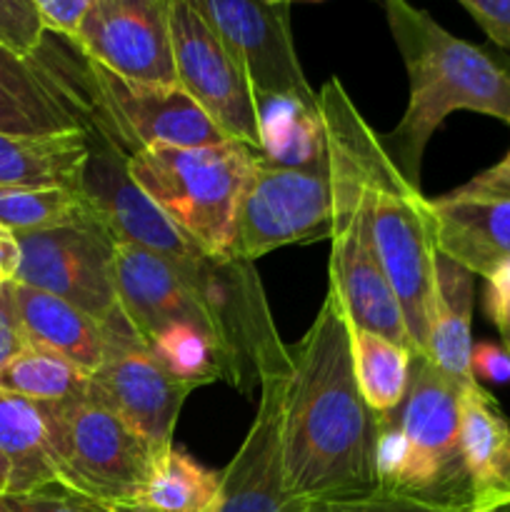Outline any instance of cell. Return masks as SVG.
<instances>
[{
    "label": "cell",
    "mask_w": 510,
    "mask_h": 512,
    "mask_svg": "<svg viewBox=\"0 0 510 512\" xmlns=\"http://www.w3.org/2000/svg\"><path fill=\"white\" fill-rule=\"evenodd\" d=\"M288 375H265L255 418L238 453L220 470V493L213 512H305L285 493L280 413Z\"/></svg>",
    "instance_id": "e0dca14e"
},
{
    "label": "cell",
    "mask_w": 510,
    "mask_h": 512,
    "mask_svg": "<svg viewBox=\"0 0 510 512\" xmlns=\"http://www.w3.org/2000/svg\"><path fill=\"white\" fill-rule=\"evenodd\" d=\"M45 35L35 0H0V48L18 58H33Z\"/></svg>",
    "instance_id": "1f68e13d"
},
{
    "label": "cell",
    "mask_w": 510,
    "mask_h": 512,
    "mask_svg": "<svg viewBox=\"0 0 510 512\" xmlns=\"http://www.w3.org/2000/svg\"><path fill=\"white\" fill-rule=\"evenodd\" d=\"M8 485H10V468L5 463V458L0 455V493H8Z\"/></svg>",
    "instance_id": "ee69618b"
},
{
    "label": "cell",
    "mask_w": 510,
    "mask_h": 512,
    "mask_svg": "<svg viewBox=\"0 0 510 512\" xmlns=\"http://www.w3.org/2000/svg\"><path fill=\"white\" fill-rule=\"evenodd\" d=\"M260 120V153L280 168L330 173L328 138L318 100L300 98L255 100Z\"/></svg>",
    "instance_id": "cb8c5ba5"
},
{
    "label": "cell",
    "mask_w": 510,
    "mask_h": 512,
    "mask_svg": "<svg viewBox=\"0 0 510 512\" xmlns=\"http://www.w3.org/2000/svg\"><path fill=\"white\" fill-rule=\"evenodd\" d=\"M333 235H330V285L338 290L350 325L383 335L415 355L403 310L375 253L363 208V190L343 145L328 135Z\"/></svg>",
    "instance_id": "9c48e42d"
},
{
    "label": "cell",
    "mask_w": 510,
    "mask_h": 512,
    "mask_svg": "<svg viewBox=\"0 0 510 512\" xmlns=\"http://www.w3.org/2000/svg\"><path fill=\"white\" fill-rule=\"evenodd\" d=\"M15 305L30 345L48 348L93 375L105 360L108 330L55 295L13 283Z\"/></svg>",
    "instance_id": "603a6c76"
},
{
    "label": "cell",
    "mask_w": 510,
    "mask_h": 512,
    "mask_svg": "<svg viewBox=\"0 0 510 512\" xmlns=\"http://www.w3.org/2000/svg\"><path fill=\"white\" fill-rule=\"evenodd\" d=\"M148 348L155 360L185 388L195 390L210 383L230 385V365L223 350L195 325H173L163 330Z\"/></svg>",
    "instance_id": "4dcf8cb0"
},
{
    "label": "cell",
    "mask_w": 510,
    "mask_h": 512,
    "mask_svg": "<svg viewBox=\"0 0 510 512\" xmlns=\"http://www.w3.org/2000/svg\"><path fill=\"white\" fill-rule=\"evenodd\" d=\"M470 375L475 383L485 380V383L505 385L510 383V355L505 348L493 343H478L473 345V355H470Z\"/></svg>",
    "instance_id": "74e56055"
},
{
    "label": "cell",
    "mask_w": 510,
    "mask_h": 512,
    "mask_svg": "<svg viewBox=\"0 0 510 512\" xmlns=\"http://www.w3.org/2000/svg\"><path fill=\"white\" fill-rule=\"evenodd\" d=\"M18 273L13 283L65 300L95 323L120 315L115 290V240L100 223L15 235Z\"/></svg>",
    "instance_id": "8fae6325"
},
{
    "label": "cell",
    "mask_w": 510,
    "mask_h": 512,
    "mask_svg": "<svg viewBox=\"0 0 510 512\" xmlns=\"http://www.w3.org/2000/svg\"><path fill=\"white\" fill-rule=\"evenodd\" d=\"M88 158V133L28 135L0 133V188H70L78 190Z\"/></svg>",
    "instance_id": "d4e9b609"
},
{
    "label": "cell",
    "mask_w": 510,
    "mask_h": 512,
    "mask_svg": "<svg viewBox=\"0 0 510 512\" xmlns=\"http://www.w3.org/2000/svg\"><path fill=\"white\" fill-rule=\"evenodd\" d=\"M255 153L225 140L200 148H145L130 155L128 170L165 218L205 255H233V223Z\"/></svg>",
    "instance_id": "8992f818"
},
{
    "label": "cell",
    "mask_w": 510,
    "mask_h": 512,
    "mask_svg": "<svg viewBox=\"0 0 510 512\" xmlns=\"http://www.w3.org/2000/svg\"><path fill=\"white\" fill-rule=\"evenodd\" d=\"M168 18L175 85L208 115L225 138L243 143L258 155V103L238 60L190 0H170Z\"/></svg>",
    "instance_id": "7c38bea8"
},
{
    "label": "cell",
    "mask_w": 510,
    "mask_h": 512,
    "mask_svg": "<svg viewBox=\"0 0 510 512\" xmlns=\"http://www.w3.org/2000/svg\"><path fill=\"white\" fill-rule=\"evenodd\" d=\"M460 5L498 48L510 50V0H460Z\"/></svg>",
    "instance_id": "8d00e7d4"
},
{
    "label": "cell",
    "mask_w": 510,
    "mask_h": 512,
    "mask_svg": "<svg viewBox=\"0 0 510 512\" xmlns=\"http://www.w3.org/2000/svg\"><path fill=\"white\" fill-rule=\"evenodd\" d=\"M460 388L425 355H413L403 403L378 415V488L435 505L470 508L460 453Z\"/></svg>",
    "instance_id": "5b68a950"
},
{
    "label": "cell",
    "mask_w": 510,
    "mask_h": 512,
    "mask_svg": "<svg viewBox=\"0 0 510 512\" xmlns=\"http://www.w3.org/2000/svg\"><path fill=\"white\" fill-rule=\"evenodd\" d=\"M30 345L15 305L13 283H0V370Z\"/></svg>",
    "instance_id": "d590c367"
},
{
    "label": "cell",
    "mask_w": 510,
    "mask_h": 512,
    "mask_svg": "<svg viewBox=\"0 0 510 512\" xmlns=\"http://www.w3.org/2000/svg\"><path fill=\"white\" fill-rule=\"evenodd\" d=\"M85 130L83 118L38 55L0 48V133L48 138Z\"/></svg>",
    "instance_id": "ffe728a7"
},
{
    "label": "cell",
    "mask_w": 510,
    "mask_h": 512,
    "mask_svg": "<svg viewBox=\"0 0 510 512\" xmlns=\"http://www.w3.org/2000/svg\"><path fill=\"white\" fill-rule=\"evenodd\" d=\"M0 455L10 468L8 493H30L55 483L43 413L30 400L0 390Z\"/></svg>",
    "instance_id": "484cf974"
},
{
    "label": "cell",
    "mask_w": 510,
    "mask_h": 512,
    "mask_svg": "<svg viewBox=\"0 0 510 512\" xmlns=\"http://www.w3.org/2000/svg\"><path fill=\"white\" fill-rule=\"evenodd\" d=\"M220 493V470L200 465L173 445L150 468L135 508L145 512H213Z\"/></svg>",
    "instance_id": "4316f807"
},
{
    "label": "cell",
    "mask_w": 510,
    "mask_h": 512,
    "mask_svg": "<svg viewBox=\"0 0 510 512\" xmlns=\"http://www.w3.org/2000/svg\"><path fill=\"white\" fill-rule=\"evenodd\" d=\"M115 290L120 313L145 345L153 343L163 330L183 323L205 330L218 343L193 283L175 260L138 245L115 243Z\"/></svg>",
    "instance_id": "ac0fdd59"
},
{
    "label": "cell",
    "mask_w": 510,
    "mask_h": 512,
    "mask_svg": "<svg viewBox=\"0 0 510 512\" xmlns=\"http://www.w3.org/2000/svg\"><path fill=\"white\" fill-rule=\"evenodd\" d=\"M470 188L480 190V193L490 195H503V198H510V150L505 153V158L500 160L493 168L483 170V173L475 175L473 180H468Z\"/></svg>",
    "instance_id": "ab89813d"
},
{
    "label": "cell",
    "mask_w": 510,
    "mask_h": 512,
    "mask_svg": "<svg viewBox=\"0 0 510 512\" xmlns=\"http://www.w3.org/2000/svg\"><path fill=\"white\" fill-rule=\"evenodd\" d=\"M98 223L80 190L70 188H0V228L8 233L70 228Z\"/></svg>",
    "instance_id": "f546056e"
},
{
    "label": "cell",
    "mask_w": 510,
    "mask_h": 512,
    "mask_svg": "<svg viewBox=\"0 0 510 512\" xmlns=\"http://www.w3.org/2000/svg\"><path fill=\"white\" fill-rule=\"evenodd\" d=\"M473 288L475 275L438 253L435 265L433 313L428 325L425 358L460 388L473 383L470 355H473Z\"/></svg>",
    "instance_id": "7402d4cb"
},
{
    "label": "cell",
    "mask_w": 510,
    "mask_h": 512,
    "mask_svg": "<svg viewBox=\"0 0 510 512\" xmlns=\"http://www.w3.org/2000/svg\"><path fill=\"white\" fill-rule=\"evenodd\" d=\"M468 508H450V505L425 503L410 495L390 493V490H373V493L353 495V498L320 500L305 505V512H465Z\"/></svg>",
    "instance_id": "d6a6232c"
},
{
    "label": "cell",
    "mask_w": 510,
    "mask_h": 512,
    "mask_svg": "<svg viewBox=\"0 0 510 512\" xmlns=\"http://www.w3.org/2000/svg\"><path fill=\"white\" fill-rule=\"evenodd\" d=\"M460 453L473 503L510 493V420L475 380L460 393Z\"/></svg>",
    "instance_id": "44dd1931"
},
{
    "label": "cell",
    "mask_w": 510,
    "mask_h": 512,
    "mask_svg": "<svg viewBox=\"0 0 510 512\" xmlns=\"http://www.w3.org/2000/svg\"><path fill=\"white\" fill-rule=\"evenodd\" d=\"M103 512H145L140 508H103Z\"/></svg>",
    "instance_id": "f6af8a7d"
},
{
    "label": "cell",
    "mask_w": 510,
    "mask_h": 512,
    "mask_svg": "<svg viewBox=\"0 0 510 512\" xmlns=\"http://www.w3.org/2000/svg\"><path fill=\"white\" fill-rule=\"evenodd\" d=\"M38 58L83 118L85 130L135 155L145 148H200L225 143V135L178 85L128 83L85 58L70 40H43Z\"/></svg>",
    "instance_id": "277c9868"
},
{
    "label": "cell",
    "mask_w": 510,
    "mask_h": 512,
    "mask_svg": "<svg viewBox=\"0 0 510 512\" xmlns=\"http://www.w3.org/2000/svg\"><path fill=\"white\" fill-rule=\"evenodd\" d=\"M103 508L60 485L30 493H0V512H103Z\"/></svg>",
    "instance_id": "836d02e7"
},
{
    "label": "cell",
    "mask_w": 510,
    "mask_h": 512,
    "mask_svg": "<svg viewBox=\"0 0 510 512\" xmlns=\"http://www.w3.org/2000/svg\"><path fill=\"white\" fill-rule=\"evenodd\" d=\"M350 348L358 388L365 403L378 415H388L403 403L410 383L413 353L383 335L350 325Z\"/></svg>",
    "instance_id": "83f0119b"
},
{
    "label": "cell",
    "mask_w": 510,
    "mask_h": 512,
    "mask_svg": "<svg viewBox=\"0 0 510 512\" xmlns=\"http://www.w3.org/2000/svg\"><path fill=\"white\" fill-rule=\"evenodd\" d=\"M318 105L328 135L353 163L375 253L403 310L415 355H425L438 265L430 200L395 168L380 133L360 115L338 78L325 80Z\"/></svg>",
    "instance_id": "7a4b0ae2"
},
{
    "label": "cell",
    "mask_w": 510,
    "mask_h": 512,
    "mask_svg": "<svg viewBox=\"0 0 510 512\" xmlns=\"http://www.w3.org/2000/svg\"><path fill=\"white\" fill-rule=\"evenodd\" d=\"M495 328H498L500 338H503V348H505V353L510 355V315H505L503 320H498V323H495Z\"/></svg>",
    "instance_id": "7bdbcfd3"
},
{
    "label": "cell",
    "mask_w": 510,
    "mask_h": 512,
    "mask_svg": "<svg viewBox=\"0 0 510 512\" xmlns=\"http://www.w3.org/2000/svg\"><path fill=\"white\" fill-rule=\"evenodd\" d=\"M238 60L255 100H318L310 88L290 28V3L260 0H190Z\"/></svg>",
    "instance_id": "5bb4252c"
},
{
    "label": "cell",
    "mask_w": 510,
    "mask_h": 512,
    "mask_svg": "<svg viewBox=\"0 0 510 512\" xmlns=\"http://www.w3.org/2000/svg\"><path fill=\"white\" fill-rule=\"evenodd\" d=\"M85 133H88V158L80 173L78 190L110 238L115 243L138 245L175 263L205 255L140 190L128 170V155L103 135L93 130Z\"/></svg>",
    "instance_id": "9a60e30c"
},
{
    "label": "cell",
    "mask_w": 510,
    "mask_h": 512,
    "mask_svg": "<svg viewBox=\"0 0 510 512\" xmlns=\"http://www.w3.org/2000/svg\"><path fill=\"white\" fill-rule=\"evenodd\" d=\"M385 20L408 73V108L380 135L395 168L420 188L428 140L455 110L490 115L510 125V63L448 33L423 8L388 0Z\"/></svg>",
    "instance_id": "3957f363"
},
{
    "label": "cell",
    "mask_w": 510,
    "mask_h": 512,
    "mask_svg": "<svg viewBox=\"0 0 510 512\" xmlns=\"http://www.w3.org/2000/svg\"><path fill=\"white\" fill-rule=\"evenodd\" d=\"M465 512H510V493L480 500V503H473Z\"/></svg>",
    "instance_id": "b9f144b4"
},
{
    "label": "cell",
    "mask_w": 510,
    "mask_h": 512,
    "mask_svg": "<svg viewBox=\"0 0 510 512\" xmlns=\"http://www.w3.org/2000/svg\"><path fill=\"white\" fill-rule=\"evenodd\" d=\"M485 288V313H488L490 323H498L505 315H510V263L495 270Z\"/></svg>",
    "instance_id": "f35d334b"
},
{
    "label": "cell",
    "mask_w": 510,
    "mask_h": 512,
    "mask_svg": "<svg viewBox=\"0 0 510 512\" xmlns=\"http://www.w3.org/2000/svg\"><path fill=\"white\" fill-rule=\"evenodd\" d=\"M35 405L45 420L55 483L105 508H135L155 463L148 443L88 395Z\"/></svg>",
    "instance_id": "52a82bcc"
},
{
    "label": "cell",
    "mask_w": 510,
    "mask_h": 512,
    "mask_svg": "<svg viewBox=\"0 0 510 512\" xmlns=\"http://www.w3.org/2000/svg\"><path fill=\"white\" fill-rule=\"evenodd\" d=\"M288 353L280 413L285 493L310 505L378 490V413L355 380L350 318L330 283L313 325Z\"/></svg>",
    "instance_id": "6da1fadb"
},
{
    "label": "cell",
    "mask_w": 510,
    "mask_h": 512,
    "mask_svg": "<svg viewBox=\"0 0 510 512\" xmlns=\"http://www.w3.org/2000/svg\"><path fill=\"white\" fill-rule=\"evenodd\" d=\"M228 358L233 388L248 390L265 375L290 373L288 345L280 340L255 263L198 255L180 260Z\"/></svg>",
    "instance_id": "ba28073f"
},
{
    "label": "cell",
    "mask_w": 510,
    "mask_h": 512,
    "mask_svg": "<svg viewBox=\"0 0 510 512\" xmlns=\"http://www.w3.org/2000/svg\"><path fill=\"white\" fill-rule=\"evenodd\" d=\"M435 248L468 273L488 280L510 263V198L468 183L430 200Z\"/></svg>",
    "instance_id": "d6986e66"
},
{
    "label": "cell",
    "mask_w": 510,
    "mask_h": 512,
    "mask_svg": "<svg viewBox=\"0 0 510 512\" xmlns=\"http://www.w3.org/2000/svg\"><path fill=\"white\" fill-rule=\"evenodd\" d=\"M95 0H35L45 33L55 38L75 40L80 33L85 15L90 13Z\"/></svg>",
    "instance_id": "e575fe53"
},
{
    "label": "cell",
    "mask_w": 510,
    "mask_h": 512,
    "mask_svg": "<svg viewBox=\"0 0 510 512\" xmlns=\"http://www.w3.org/2000/svg\"><path fill=\"white\" fill-rule=\"evenodd\" d=\"M170 0H95L70 40L108 73L143 85H175Z\"/></svg>",
    "instance_id": "2e32d148"
},
{
    "label": "cell",
    "mask_w": 510,
    "mask_h": 512,
    "mask_svg": "<svg viewBox=\"0 0 510 512\" xmlns=\"http://www.w3.org/2000/svg\"><path fill=\"white\" fill-rule=\"evenodd\" d=\"M18 243L15 235L0 228V283H13L15 273H18Z\"/></svg>",
    "instance_id": "60d3db41"
},
{
    "label": "cell",
    "mask_w": 510,
    "mask_h": 512,
    "mask_svg": "<svg viewBox=\"0 0 510 512\" xmlns=\"http://www.w3.org/2000/svg\"><path fill=\"white\" fill-rule=\"evenodd\" d=\"M333 235L330 173L280 168L255 155L233 223V255L255 263L285 245Z\"/></svg>",
    "instance_id": "30bf717a"
},
{
    "label": "cell",
    "mask_w": 510,
    "mask_h": 512,
    "mask_svg": "<svg viewBox=\"0 0 510 512\" xmlns=\"http://www.w3.org/2000/svg\"><path fill=\"white\" fill-rule=\"evenodd\" d=\"M105 330L108 350L100 368L90 375L88 398L113 410L133 433L148 443L158 460L175 445V425L185 398L193 390L185 388L155 360L123 313L110 320Z\"/></svg>",
    "instance_id": "4fadbf2b"
},
{
    "label": "cell",
    "mask_w": 510,
    "mask_h": 512,
    "mask_svg": "<svg viewBox=\"0 0 510 512\" xmlns=\"http://www.w3.org/2000/svg\"><path fill=\"white\" fill-rule=\"evenodd\" d=\"M90 375L48 348L28 345L0 370V390L30 403H68L88 395Z\"/></svg>",
    "instance_id": "f1b7e54d"
}]
</instances>
